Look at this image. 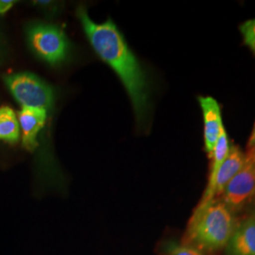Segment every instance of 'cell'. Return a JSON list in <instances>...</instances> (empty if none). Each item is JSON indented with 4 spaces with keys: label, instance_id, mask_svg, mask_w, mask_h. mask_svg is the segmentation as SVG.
<instances>
[{
    "label": "cell",
    "instance_id": "obj_1",
    "mask_svg": "<svg viewBox=\"0 0 255 255\" xmlns=\"http://www.w3.org/2000/svg\"><path fill=\"white\" fill-rule=\"evenodd\" d=\"M77 16L97 54L112 67L125 86L137 122L143 124L149 112V88L135 55L111 19L101 24L96 23L82 6L77 9Z\"/></svg>",
    "mask_w": 255,
    "mask_h": 255
},
{
    "label": "cell",
    "instance_id": "obj_2",
    "mask_svg": "<svg viewBox=\"0 0 255 255\" xmlns=\"http://www.w3.org/2000/svg\"><path fill=\"white\" fill-rule=\"evenodd\" d=\"M237 224L234 213L219 199L200 202L182 241L203 253H215L226 247Z\"/></svg>",
    "mask_w": 255,
    "mask_h": 255
},
{
    "label": "cell",
    "instance_id": "obj_3",
    "mask_svg": "<svg viewBox=\"0 0 255 255\" xmlns=\"http://www.w3.org/2000/svg\"><path fill=\"white\" fill-rule=\"evenodd\" d=\"M9 92L22 107L49 111L54 104L52 87L29 72L9 74L3 78Z\"/></svg>",
    "mask_w": 255,
    "mask_h": 255
},
{
    "label": "cell",
    "instance_id": "obj_4",
    "mask_svg": "<svg viewBox=\"0 0 255 255\" xmlns=\"http://www.w3.org/2000/svg\"><path fill=\"white\" fill-rule=\"evenodd\" d=\"M28 46L33 53L51 65L63 63L69 52L64 31L52 24L33 23L27 28Z\"/></svg>",
    "mask_w": 255,
    "mask_h": 255
},
{
    "label": "cell",
    "instance_id": "obj_5",
    "mask_svg": "<svg viewBox=\"0 0 255 255\" xmlns=\"http://www.w3.org/2000/svg\"><path fill=\"white\" fill-rule=\"evenodd\" d=\"M234 214L255 199V159L245 155V162L219 198Z\"/></svg>",
    "mask_w": 255,
    "mask_h": 255
},
{
    "label": "cell",
    "instance_id": "obj_6",
    "mask_svg": "<svg viewBox=\"0 0 255 255\" xmlns=\"http://www.w3.org/2000/svg\"><path fill=\"white\" fill-rule=\"evenodd\" d=\"M245 162V154L237 146L230 147V151L220 165L214 181L207 184L201 202L219 199L227 187L229 182L238 173Z\"/></svg>",
    "mask_w": 255,
    "mask_h": 255
},
{
    "label": "cell",
    "instance_id": "obj_7",
    "mask_svg": "<svg viewBox=\"0 0 255 255\" xmlns=\"http://www.w3.org/2000/svg\"><path fill=\"white\" fill-rule=\"evenodd\" d=\"M47 119V111L37 108L22 107L19 112V126L22 132V146L32 152L38 146L37 138L45 127Z\"/></svg>",
    "mask_w": 255,
    "mask_h": 255
},
{
    "label": "cell",
    "instance_id": "obj_8",
    "mask_svg": "<svg viewBox=\"0 0 255 255\" xmlns=\"http://www.w3.org/2000/svg\"><path fill=\"white\" fill-rule=\"evenodd\" d=\"M198 100L202 111L204 122L205 151L210 157L220 135L221 128L224 127L221 111L218 101L212 97H199Z\"/></svg>",
    "mask_w": 255,
    "mask_h": 255
},
{
    "label": "cell",
    "instance_id": "obj_9",
    "mask_svg": "<svg viewBox=\"0 0 255 255\" xmlns=\"http://www.w3.org/2000/svg\"><path fill=\"white\" fill-rule=\"evenodd\" d=\"M225 250L226 255H255V216L237 222Z\"/></svg>",
    "mask_w": 255,
    "mask_h": 255
},
{
    "label": "cell",
    "instance_id": "obj_10",
    "mask_svg": "<svg viewBox=\"0 0 255 255\" xmlns=\"http://www.w3.org/2000/svg\"><path fill=\"white\" fill-rule=\"evenodd\" d=\"M20 132L19 121L14 111L8 106L0 107V141L16 144Z\"/></svg>",
    "mask_w": 255,
    "mask_h": 255
},
{
    "label": "cell",
    "instance_id": "obj_11",
    "mask_svg": "<svg viewBox=\"0 0 255 255\" xmlns=\"http://www.w3.org/2000/svg\"><path fill=\"white\" fill-rule=\"evenodd\" d=\"M230 142H229V137L225 128H221L220 135L219 139L216 143V146L214 147L213 153L210 156L212 159V164H211V169H210L209 180H208V184L214 181L217 172L220 167V165L224 162L226 159L229 151H230Z\"/></svg>",
    "mask_w": 255,
    "mask_h": 255
},
{
    "label": "cell",
    "instance_id": "obj_12",
    "mask_svg": "<svg viewBox=\"0 0 255 255\" xmlns=\"http://www.w3.org/2000/svg\"><path fill=\"white\" fill-rule=\"evenodd\" d=\"M158 253L161 255H205L198 248L173 238L163 240L158 246Z\"/></svg>",
    "mask_w": 255,
    "mask_h": 255
},
{
    "label": "cell",
    "instance_id": "obj_13",
    "mask_svg": "<svg viewBox=\"0 0 255 255\" xmlns=\"http://www.w3.org/2000/svg\"><path fill=\"white\" fill-rule=\"evenodd\" d=\"M240 31L247 45L249 46H254L255 44V18L250 19L244 22L240 26Z\"/></svg>",
    "mask_w": 255,
    "mask_h": 255
},
{
    "label": "cell",
    "instance_id": "obj_14",
    "mask_svg": "<svg viewBox=\"0 0 255 255\" xmlns=\"http://www.w3.org/2000/svg\"><path fill=\"white\" fill-rule=\"evenodd\" d=\"M246 156L255 158V126L253 128V131L251 133V136L249 139V143H248V147H247Z\"/></svg>",
    "mask_w": 255,
    "mask_h": 255
},
{
    "label": "cell",
    "instance_id": "obj_15",
    "mask_svg": "<svg viewBox=\"0 0 255 255\" xmlns=\"http://www.w3.org/2000/svg\"><path fill=\"white\" fill-rule=\"evenodd\" d=\"M16 3V0H0V15L7 13Z\"/></svg>",
    "mask_w": 255,
    "mask_h": 255
},
{
    "label": "cell",
    "instance_id": "obj_16",
    "mask_svg": "<svg viewBox=\"0 0 255 255\" xmlns=\"http://www.w3.org/2000/svg\"><path fill=\"white\" fill-rule=\"evenodd\" d=\"M252 215H254L255 216V201L254 202V204H253V209H252Z\"/></svg>",
    "mask_w": 255,
    "mask_h": 255
},
{
    "label": "cell",
    "instance_id": "obj_17",
    "mask_svg": "<svg viewBox=\"0 0 255 255\" xmlns=\"http://www.w3.org/2000/svg\"><path fill=\"white\" fill-rule=\"evenodd\" d=\"M251 48H252V49H253V50H254V51L255 52V44L254 45V46H251Z\"/></svg>",
    "mask_w": 255,
    "mask_h": 255
},
{
    "label": "cell",
    "instance_id": "obj_18",
    "mask_svg": "<svg viewBox=\"0 0 255 255\" xmlns=\"http://www.w3.org/2000/svg\"><path fill=\"white\" fill-rule=\"evenodd\" d=\"M0 45H1V37H0Z\"/></svg>",
    "mask_w": 255,
    "mask_h": 255
}]
</instances>
